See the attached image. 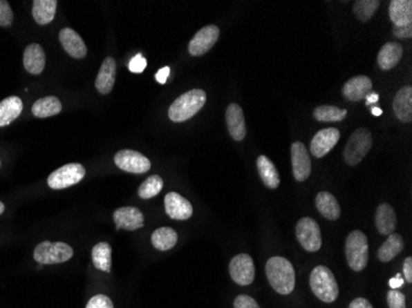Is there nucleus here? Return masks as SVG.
Instances as JSON below:
<instances>
[{
  "instance_id": "10",
  "label": "nucleus",
  "mask_w": 412,
  "mask_h": 308,
  "mask_svg": "<svg viewBox=\"0 0 412 308\" xmlns=\"http://www.w3.org/2000/svg\"><path fill=\"white\" fill-rule=\"evenodd\" d=\"M230 275L237 285H251L254 280L256 269L252 258L248 254H238L230 262Z\"/></svg>"
},
{
  "instance_id": "22",
  "label": "nucleus",
  "mask_w": 412,
  "mask_h": 308,
  "mask_svg": "<svg viewBox=\"0 0 412 308\" xmlns=\"http://www.w3.org/2000/svg\"><path fill=\"white\" fill-rule=\"evenodd\" d=\"M396 224L397 221L394 209L389 204H380L375 213V226L379 233L383 235L395 233Z\"/></svg>"
},
{
  "instance_id": "40",
  "label": "nucleus",
  "mask_w": 412,
  "mask_h": 308,
  "mask_svg": "<svg viewBox=\"0 0 412 308\" xmlns=\"http://www.w3.org/2000/svg\"><path fill=\"white\" fill-rule=\"evenodd\" d=\"M234 307L261 308L256 300H253L252 297L247 296V295H238V296L236 297L235 302H234Z\"/></svg>"
},
{
  "instance_id": "29",
  "label": "nucleus",
  "mask_w": 412,
  "mask_h": 308,
  "mask_svg": "<svg viewBox=\"0 0 412 308\" xmlns=\"http://www.w3.org/2000/svg\"><path fill=\"white\" fill-rule=\"evenodd\" d=\"M32 4V17L39 25H47L55 19L58 4L56 0H35Z\"/></svg>"
},
{
  "instance_id": "44",
  "label": "nucleus",
  "mask_w": 412,
  "mask_h": 308,
  "mask_svg": "<svg viewBox=\"0 0 412 308\" xmlns=\"http://www.w3.org/2000/svg\"><path fill=\"white\" fill-rule=\"evenodd\" d=\"M169 73H171V68H169V67H163V68H160V70L157 72L156 79H157V81H158L160 84H165L167 79H168V77H169Z\"/></svg>"
},
{
  "instance_id": "38",
  "label": "nucleus",
  "mask_w": 412,
  "mask_h": 308,
  "mask_svg": "<svg viewBox=\"0 0 412 308\" xmlns=\"http://www.w3.org/2000/svg\"><path fill=\"white\" fill-rule=\"evenodd\" d=\"M86 308H114V303L105 295H95L88 301Z\"/></svg>"
},
{
  "instance_id": "42",
  "label": "nucleus",
  "mask_w": 412,
  "mask_h": 308,
  "mask_svg": "<svg viewBox=\"0 0 412 308\" xmlns=\"http://www.w3.org/2000/svg\"><path fill=\"white\" fill-rule=\"evenodd\" d=\"M404 275H405V279L409 284L412 282V258L407 257L404 262Z\"/></svg>"
},
{
  "instance_id": "9",
  "label": "nucleus",
  "mask_w": 412,
  "mask_h": 308,
  "mask_svg": "<svg viewBox=\"0 0 412 308\" xmlns=\"http://www.w3.org/2000/svg\"><path fill=\"white\" fill-rule=\"evenodd\" d=\"M115 164L121 171L132 173V174H143L151 169V162L142 153L131 151V149H122L115 154Z\"/></svg>"
},
{
  "instance_id": "46",
  "label": "nucleus",
  "mask_w": 412,
  "mask_h": 308,
  "mask_svg": "<svg viewBox=\"0 0 412 308\" xmlns=\"http://www.w3.org/2000/svg\"><path fill=\"white\" fill-rule=\"evenodd\" d=\"M366 105L369 106V105H373V104L378 103L379 100V95L377 93H369L368 95H366Z\"/></svg>"
},
{
  "instance_id": "43",
  "label": "nucleus",
  "mask_w": 412,
  "mask_h": 308,
  "mask_svg": "<svg viewBox=\"0 0 412 308\" xmlns=\"http://www.w3.org/2000/svg\"><path fill=\"white\" fill-rule=\"evenodd\" d=\"M348 308H373L372 303L369 302L366 298L363 297H358L353 300Z\"/></svg>"
},
{
  "instance_id": "17",
  "label": "nucleus",
  "mask_w": 412,
  "mask_h": 308,
  "mask_svg": "<svg viewBox=\"0 0 412 308\" xmlns=\"http://www.w3.org/2000/svg\"><path fill=\"white\" fill-rule=\"evenodd\" d=\"M226 122L231 137L235 141H242L246 137V122L243 110L237 104H230L226 110Z\"/></svg>"
},
{
  "instance_id": "16",
  "label": "nucleus",
  "mask_w": 412,
  "mask_h": 308,
  "mask_svg": "<svg viewBox=\"0 0 412 308\" xmlns=\"http://www.w3.org/2000/svg\"><path fill=\"white\" fill-rule=\"evenodd\" d=\"M372 79L366 75H357L349 79L344 86V97L349 102H361L366 99V95L372 92Z\"/></svg>"
},
{
  "instance_id": "5",
  "label": "nucleus",
  "mask_w": 412,
  "mask_h": 308,
  "mask_svg": "<svg viewBox=\"0 0 412 308\" xmlns=\"http://www.w3.org/2000/svg\"><path fill=\"white\" fill-rule=\"evenodd\" d=\"M373 146L372 133L368 128H358L355 130L344 148V158L346 164L350 166L359 164L362 160L366 158V154L371 151Z\"/></svg>"
},
{
  "instance_id": "48",
  "label": "nucleus",
  "mask_w": 412,
  "mask_h": 308,
  "mask_svg": "<svg viewBox=\"0 0 412 308\" xmlns=\"http://www.w3.org/2000/svg\"><path fill=\"white\" fill-rule=\"evenodd\" d=\"M4 210H6V206H4V204L0 201V215L4 212Z\"/></svg>"
},
{
  "instance_id": "39",
  "label": "nucleus",
  "mask_w": 412,
  "mask_h": 308,
  "mask_svg": "<svg viewBox=\"0 0 412 308\" xmlns=\"http://www.w3.org/2000/svg\"><path fill=\"white\" fill-rule=\"evenodd\" d=\"M147 67V61L143 57L141 53H138L135 57L131 58L129 62V69L132 73H142L143 70Z\"/></svg>"
},
{
  "instance_id": "8",
  "label": "nucleus",
  "mask_w": 412,
  "mask_h": 308,
  "mask_svg": "<svg viewBox=\"0 0 412 308\" xmlns=\"http://www.w3.org/2000/svg\"><path fill=\"white\" fill-rule=\"evenodd\" d=\"M297 238L306 251H320L322 246V235L319 223L311 217H303L298 223L295 229Z\"/></svg>"
},
{
  "instance_id": "4",
  "label": "nucleus",
  "mask_w": 412,
  "mask_h": 308,
  "mask_svg": "<svg viewBox=\"0 0 412 308\" xmlns=\"http://www.w3.org/2000/svg\"><path fill=\"white\" fill-rule=\"evenodd\" d=\"M346 259L349 268L362 271L366 268L369 260L368 238L362 231H353L346 240Z\"/></svg>"
},
{
  "instance_id": "2",
  "label": "nucleus",
  "mask_w": 412,
  "mask_h": 308,
  "mask_svg": "<svg viewBox=\"0 0 412 308\" xmlns=\"http://www.w3.org/2000/svg\"><path fill=\"white\" fill-rule=\"evenodd\" d=\"M205 103L206 93L201 89H193L178 97L168 110V116L173 122H184L198 114Z\"/></svg>"
},
{
  "instance_id": "1",
  "label": "nucleus",
  "mask_w": 412,
  "mask_h": 308,
  "mask_svg": "<svg viewBox=\"0 0 412 308\" xmlns=\"http://www.w3.org/2000/svg\"><path fill=\"white\" fill-rule=\"evenodd\" d=\"M265 274L273 290L281 295H289L295 287V270L285 258H270L265 265Z\"/></svg>"
},
{
  "instance_id": "18",
  "label": "nucleus",
  "mask_w": 412,
  "mask_h": 308,
  "mask_svg": "<svg viewBox=\"0 0 412 308\" xmlns=\"http://www.w3.org/2000/svg\"><path fill=\"white\" fill-rule=\"evenodd\" d=\"M59 42L62 44L64 51L67 52L71 57L77 58V59L86 57V44L75 30L69 29V28L61 30L59 31Z\"/></svg>"
},
{
  "instance_id": "45",
  "label": "nucleus",
  "mask_w": 412,
  "mask_h": 308,
  "mask_svg": "<svg viewBox=\"0 0 412 308\" xmlns=\"http://www.w3.org/2000/svg\"><path fill=\"white\" fill-rule=\"evenodd\" d=\"M404 284V278H402V275L401 274H396L395 278H393V279H390L389 285L391 289H395L397 290L399 287H401Z\"/></svg>"
},
{
  "instance_id": "34",
  "label": "nucleus",
  "mask_w": 412,
  "mask_h": 308,
  "mask_svg": "<svg viewBox=\"0 0 412 308\" xmlns=\"http://www.w3.org/2000/svg\"><path fill=\"white\" fill-rule=\"evenodd\" d=\"M163 189V179L160 175H151L138 188V196L143 200H149L160 194Z\"/></svg>"
},
{
  "instance_id": "28",
  "label": "nucleus",
  "mask_w": 412,
  "mask_h": 308,
  "mask_svg": "<svg viewBox=\"0 0 412 308\" xmlns=\"http://www.w3.org/2000/svg\"><path fill=\"white\" fill-rule=\"evenodd\" d=\"M404 247H405V243H404V238L401 237L400 234H390L388 235V240H385L382 247L379 248V260L383 262H389L404 251Z\"/></svg>"
},
{
  "instance_id": "47",
  "label": "nucleus",
  "mask_w": 412,
  "mask_h": 308,
  "mask_svg": "<svg viewBox=\"0 0 412 308\" xmlns=\"http://www.w3.org/2000/svg\"><path fill=\"white\" fill-rule=\"evenodd\" d=\"M372 114L374 116H380V115L383 114V111H382V108L374 106V108H372Z\"/></svg>"
},
{
  "instance_id": "25",
  "label": "nucleus",
  "mask_w": 412,
  "mask_h": 308,
  "mask_svg": "<svg viewBox=\"0 0 412 308\" xmlns=\"http://www.w3.org/2000/svg\"><path fill=\"white\" fill-rule=\"evenodd\" d=\"M404 50L400 44L396 42H388L385 44L382 50L379 51L378 64L383 70H390L397 66L402 58Z\"/></svg>"
},
{
  "instance_id": "6",
  "label": "nucleus",
  "mask_w": 412,
  "mask_h": 308,
  "mask_svg": "<svg viewBox=\"0 0 412 308\" xmlns=\"http://www.w3.org/2000/svg\"><path fill=\"white\" fill-rule=\"evenodd\" d=\"M73 257V249L64 242H42L35 248L34 259L42 265L59 264Z\"/></svg>"
},
{
  "instance_id": "27",
  "label": "nucleus",
  "mask_w": 412,
  "mask_h": 308,
  "mask_svg": "<svg viewBox=\"0 0 412 308\" xmlns=\"http://www.w3.org/2000/svg\"><path fill=\"white\" fill-rule=\"evenodd\" d=\"M23 113V102L17 97H9L0 102V127L10 125Z\"/></svg>"
},
{
  "instance_id": "30",
  "label": "nucleus",
  "mask_w": 412,
  "mask_h": 308,
  "mask_svg": "<svg viewBox=\"0 0 412 308\" xmlns=\"http://www.w3.org/2000/svg\"><path fill=\"white\" fill-rule=\"evenodd\" d=\"M62 111V104L56 97H41L32 105V114L39 119L51 117Z\"/></svg>"
},
{
  "instance_id": "31",
  "label": "nucleus",
  "mask_w": 412,
  "mask_h": 308,
  "mask_svg": "<svg viewBox=\"0 0 412 308\" xmlns=\"http://www.w3.org/2000/svg\"><path fill=\"white\" fill-rule=\"evenodd\" d=\"M151 242L157 251H169L177 244L178 233L171 227H160L152 233Z\"/></svg>"
},
{
  "instance_id": "3",
  "label": "nucleus",
  "mask_w": 412,
  "mask_h": 308,
  "mask_svg": "<svg viewBox=\"0 0 412 308\" xmlns=\"http://www.w3.org/2000/svg\"><path fill=\"white\" fill-rule=\"evenodd\" d=\"M310 287L314 292V295L322 302H335L339 293L335 275L325 265H319L311 271Z\"/></svg>"
},
{
  "instance_id": "33",
  "label": "nucleus",
  "mask_w": 412,
  "mask_h": 308,
  "mask_svg": "<svg viewBox=\"0 0 412 308\" xmlns=\"http://www.w3.org/2000/svg\"><path fill=\"white\" fill-rule=\"evenodd\" d=\"M347 116V110H341L336 106L322 105L315 108L314 117L320 122H339Z\"/></svg>"
},
{
  "instance_id": "35",
  "label": "nucleus",
  "mask_w": 412,
  "mask_h": 308,
  "mask_svg": "<svg viewBox=\"0 0 412 308\" xmlns=\"http://www.w3.org/2000/svg\"><path fill=\"white\" fill-rule=\"evenodd\" d=\"M379 6H380V1L378 0H358L353 6V12L359 21L366 23L372 19Z\"/></svg>"
},
{
  "instance_id": "20",
  "label": "nucleus",
  "mask_w": 412,
  "mask_h": 308,
  "mask_svg": "<svg viewBox=\"0 0 412 308\" xmlns=\"http://www.w3.org/2000/svg\"><path fill=\"white\" fill-rule=\"evenodd\" d=\"M115 78H116V62L114 58L106 57L104 59L95 79V88L97 92L103 95L109 94L114 88Z\"/></svg>"
},
{
  "instance_id": "14",
  "label": "nucleus",
  "mask_w": 412,
  "mask_h": 308,
  "mask_svg": "<svg viewBox=\"0 0 412 308\" xmlns=\"http://www.w3.org/2000/svg\"><path fill=\"white\" fill-rule=\"evenodd\" d=\"M114 222L118 229L136 231V229H142L144 224V217L142 212L136 207L127 206L115 210Z\"/></svg>"
},
{
  "instance_id": "36",
  "label": "nucleus",
  "mask_w": 412,
  "mask_h": 308,
  "mask_svg": "<svg viewBox=\"0 0 412 308\" xmlns=\"http://www.w3.org/2000/svg\"><path fill=\"white\" fill-rule=\"evenodd\" d=\"M386 302L389 308H406V298L405 295L399 290L395 289H391L388 292V296H386Z\"/></svg>"
},
{
  "instance_id": "13",
  "label": "nucleus",
  "mask_w": 412,
  "mask_h": 308,
  "mask_svg": "<svg viewBox=\"0 0 412 308\" xmlns=\"http://www.w3.org/2000/svg\"><path fill=\"white\" fill-rule=\"evenodd\" d=\"M292 174L297 182H305L311 174V160L303 142L292 144Z\"/></svg>"
},
{
  "instance_id": "11",
  "label": "nucleus",
  "mask_w": 412,
  "mask_h": 308,
  "mask_svg": "<svg viewBox=\"0 0 412 308\" xmlns=\"http://www.w3.org/2000/svg\"><path fill=\"white\" fill-rule=\"evenodd\" d=\"M220 30L216 25H207L199 30L189 42V53L191 56H203L210 51L214 45L218 42Z\"/></svg>"
},
{
  "instance_id": "41",
  "label": "nucleus",
  "mask_w": 412,
  "mask_h": 308,
  "mask_svg": "<svg viewBox=\"0 0 412 308\" xmlns=\"http://www.w3.org/2000/svg\"><path fill=\"white\" fill-rule=\"evenodd\" d=\"M394 35H395L397 39H401V40H405V39H411L412 37V25H406V26H401V28H397V26H394Z\"/></svg>"
},
{
  "instance_id": "26",
  "label": "nucleus",
  "mask_w": 412,
  "mask_h": 308,
  "mask_svg": "<svg viewBox=\"0 0 412 308\" xmlns=\"http://www.w3.org/2000/svg\"><path fill=\"white\" fill-rule=\"evenodd\" d=\"M257 169L259 177L264 185L268 189H277L281 184L279 173L277 171L273 162L267 155H259L257 160Z\"/></svg>"
},
{
  "instance_id": "21",
  "label": "nucleus",
  "mask_w": 412,
  "mask_h": 308,
  "mask_svg": "<svg viewBox=\"0 0 412 308\" xmlns=\"http://www.w3.org/2000/svg\"><path fill=\"white\" fill-rule=\"evenodd\" d=\"M395 116L401 121L409 124L412 120V86L401 88L393 103Z\"/></svg>"
},
{
  "instance_id": "37",
  "label": "nucleus",
  "mask_w": 412,
  "mask_h": 308,
  "mask_svg": "<svg viewBox=\"0 0 412 308\" xmlns=\"http://www.w3.org/2000/svg\"><path fill=\"white\" fill-rule=\"evenodd\" d=\"M14 19L10 4L6 0H0V26L1 28H8L10 26Z\"/></svg>"
},
{
  "instance_id": "19",
  "label": "nucleus",
  "mask_w": 412,
  "mask_h": 308,
  "mask_svg": "<svg viewBox=\"0 0 412 308\" xmlns=\"http://www.w3.org/2000/svg\"><path fill=\"white\" fill-rule=\"evenodd\" d=\"M46 55L39 44H30L24 52V67L30 75H40L45 69Z\"/></svg>"
},
{
  "instance_id": "7",
  "label": "nucleus",
  "mask_w": 412,
  "mask_h": 308,
  "mask_svg": "<svg viewBox=\"0 0 412 308\" xmlns=\"http://www.w3.org/2000/svg\"><path fill=\"white\" fill-rule=\"evenodd\" d=\"M86 177V168L79 163H69L53 171L47 184L53 190H62L79 183Z\"/></svg>"
},
{
  "instance_id": "23",
  "label": "nucleus",
  "mask_w": 412,
  "mask_h": 308,
  "mask_svg": "<svg viewBox=\"0 0 412 308\" xmlns=\"http://www.w3.org/2000/svg\"><path fill=\"white\" fill-rule=\"evenodd\" d=\"M390 20L394 26L401 28L412 23L411 0H393L389 6Z\"/></svg>"
},
{
  "instance_id": "24",
  "label": "nucleus",
  "mask_w": 412,
  "mask_h": 308,
  "mask_svg": "<svg viewBox=\"0 0 412 308\" xmlns=\"http://www.w3.org/2000/svg\"><path fill=\"white\" fill-rule=\"evenodd\" d=\"M316 209L321 215L330 220L336 221L341 216V206L338 204L337 199L328 191H321L316 196Z\"/></svg>"
},
{
  "instance_id": "15",
  "label": "nucleus",
  "mask_w": 412,
  "mask_h": 308,
  "mask_svg": "<svg viewBox=\"0 0 412 308\" xmlns=\"http://www.w3.org/2000/svg\"><path fill=\"white\" fill-rule=\"evenodd\" d=\"M165 206H166L167 215L173 220L185 221L193 216V206L189 201L178 193L167 194Z\"/></svg>"
},
{
  "instance_id": "12",
  "label": "nucleus",
  "mask_w": 412,
  "mask_h": 308,
  "mask_svg": "<svg viewBox=\"0 0 412 308\" xmlns=\"http://www.w3.org/2000/svg\"><path fill=\"white\" fill-rule=\"evenodd\" d=\"M339 137H341V133L337 128L330 127V128L321 130L312 138L310 144V152L312 155H315L316 158H322L333 151V147L339 141Z\"/></svg>"
},
{
  "instance_id": "32",
  "label": "nucleus",
  "mask_w": 412,
  "mask_h": 308,
  "mask_svg": "<svg viewBox=\"0 0 412 308\" xmlns=\"http://www.w3.org/2000/svg\"><path fill=\"white\" fill-rule=\"evenodd\" d=\"M93 264L97 270L109 273L111 269V247L100 242L94 246L92 251Z\"/></svg>"
}]
</instances>
